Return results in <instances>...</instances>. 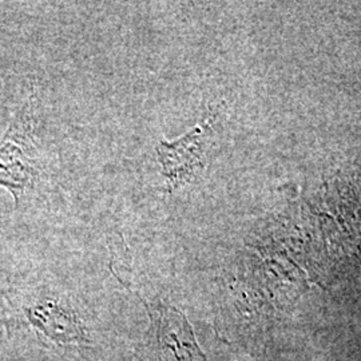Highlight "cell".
<instances>
[{
	"label": "cell",
	"mask_w": 361,
	"mask_h": 361,
	"mask_svg": "<svg viewBox=\"0 0 361 361\" xmlns=\"http://www.w3.org/2000/svg\"><path fill=\"white\" fill-rule=\"evenodd\" d=\"M27 322L56 344H83L89 340L77 314L59 300L42 297L23 308Z\"/></svg>",
	"instance_id": "cell-4"
},
{
	"label": "cell",
	"mask_w": 361,
	"mask_h": 361,
	"mask_svg": "<svg viewBox=\"0 0 361 361\" xmlns=\"http://www.w3.org/2000/svg\"><path fill=\"white\" fill-rule=\"evenodd\" d=\"M213 116H207L180 138L162 140L155 146L165 193L180 192L202 174L213 137Z\"/></svg>",
	"instance_id": "cell-2"
},
{
	"label": "cell",
	"mask_w": 361,
	"mask_h": 361,
	"mask_svg": "<svg viewBox=\"0 0 361 361\" xmlns=\"http://www.w3.org/2000/svg\"><path fill=\"white\" fill-rule=\"evenodd\" d=\"M154 325V361H204L185 316L169 305H147Z\"/></svg>",
	"instance_id": "cell-3"
},
{
	"label": "cell",
	"mask_w": 361,
	"mask_h": 361,
	"mask_svg": "<svg viewBox=\"0 0 361 361\" xmlns=\"http://www.w3.org/2000/svg\"><path fill=\"white\" fill-rule=\"evenodd\" d=\"M37 129L38 98L32 94L0 140V189L10 192L16 209L37 192L44 178Z\"/></svg>",
	"instance_id": "cell-1"
},
{
	"label": "cell",
	"mask_w": 361,
	"mask_h": 361,
	"mask_svg": "<svg viewBox=\"0 0 361 361\" xmlns=\"http://www.w3.org/2000/svg\"><path fill=\"white\" fill-rule=\"evenodd\" d=\"M0 305H1V302H0Z\"/></svg>",
	"instance_id": "cell-5"
}]
</instances>
